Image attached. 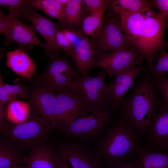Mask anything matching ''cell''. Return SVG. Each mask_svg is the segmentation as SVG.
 Listing matches in <instances>:
<instances>
[{
	"instance_id": "cell-1",
	"label": "cell",
	"mask_w": 168,
	"mask_h": 168,
	"mask_svg": "<svg viewBox=\"0 0 168 168\" xmlns=\"http://www.w3.org/2000/svg\"><path fill=\"white\" fill-rule=\"evenodd\" d=\"M119 17L129 44L146 60L151 69L156 61L158 51L168 48V42L163 40L168 22L152 8L131 14L122 13Z\"/></svg>"
},
{
	"instance_id": "cell-2",
	"label": "cell",
	"mask_w": 168,
	"mask_h": 168,
	"mask_svg": "<svg viewBox=\"0 0 168 168\" xmlns=\"http://www.w3.org/2000/svg\"><path fill=\"white\" fill-rule=\"evenodd\" d=\"M157 93L149 69L133 86L130 95L123 100L119 108V119L139 135L146 133L157 110Z\"/></svg>"
},
{
	"instance_id": "cell-3",
	"label": "cell",
	"mask_w": 168,
	"mask_h": 168,
	"mask_svg": "<svg viewBox=\"0 0 168 168\" xmlns=\"http://www.w3.org/2000/svg\"><path fill=\"white\" fill-rule=\"evenodd\" d=\"M104 133L92 149L101 162L107 164L124 160L136 154L142 148L134 131L119 119Z\"/></svg>"
},
{
	"instance_id": "cell-4",
	"label": "cell",
	"mask_w": 168,
	"mask_h": 168,
	"mask_svg": "<svg viewBox=\"0 0 168 168\" xmlns=\"http://www.w3.org/2000/svg\"><path fill=\"white\" fill-rule=\"evenodd\" d=\"M112 109L107 105L86 107L76 118L60 128L64 134L73 138L86 141L94 139L109 127Z\"/></svg>"
},
{
	"instance_id": "cell-5",
	"label": "cell",
	"mask_w": 168,
	"mask_h": 168,
	"mask_svg": "<svg viewBox=\"0 0 168 168\" xmlns=\"http://www.w3.org/2000/svg\"><path fill=\"white\" fill-rule=\"evenodd\" d=\"M33 111L23 122L15 125L8 124L1 131L5 139L16 147L31 148L42 143L51 128L45 119Z\"/></svg>"
},
{
	"instance_id": "cell-6",
	"label": "cell",
	"mask_w": 168,
	"mask_h": 168,
	"mask_svg": "<svg viewBox=\"0 0 168 168\" xmlns=\"http://www.w3.org/2000/svg\"><path fill=\"white\" fill-rule=\"evenodd\" d=\"M80 75L67 58L58 56L51 58L43 73L37 72L34 75L33 79L30 80L31 84L54 92L67 88L74 78Z\"/></svg>"
},
{
	"instance_id": "cell-7",
	"label": "cell",
	"mask_w": 168,
	"mask_h": 168,
	"mask_svg": "<svg viewBox=\"0 0 168 168\" xmlns=\"http://www.w3.org/2000/svg\"><path fill=\"white\" fill-rule=\"evenodd\" d=\"M104 71L94 77L77 76L68 86L69 91L85 106L107 105L108 97Z\"/></svg>"
},
{
	"instance_id": "cell-8",
	"label": "cell",
	"mask_w": 168,
	"mask_h": 168,
	"mask_svg": "<svg viewBox=\"0 0 168 168\" xmlns=\"http://www.w3.org/2000/svg\"><path fill=\"white\" fill-rule=\"evenodd\" d=\"M143 58L132 47L107 53H99L95 60V67L103 70L111 77L136 65L142 64Z\"/></svg>"
},
{
	"instance_id": "cell-9",
	"label": "cell",
	"mask_w": 168,
	"mask_h": 168,
	"mask_svg": "<svg viewBox=\"0 0 168 168\" xmlns=\"http://www.w3.org/2000/svg\"><path fill=\"white\" fill-rule=\"evenodd\" d=\"M96 38L100 53L132 47L123 30L120 18L116 16H110L106 20Z\"/></svg>"
},
{
	"instance_id": "cell-10",
	"label": "cell",
	"mask_w": 168,
	"mask_h": 168,
	"mask_svg": "<svg viewBox=\"0 0 168 168\" xmlns=\"http://www.w3.org/2000/svg\"><path fill=\"white\" fill-rule=\"evenodd\" d=\"M7 15L8 26L7 31L4 34L5 39L3 42V45L16 44L18 45V48L26 53L34 45L45 49L44 44L39 40L33 27L25 24L10 13Z\"/></svg>"
},
{
	"instance_id": "cell-11",
	"label": "cell",
	"mask_w": 168,
	"mask_h": 168,
	"mask_svg": "<svg viewBox=\"0 0 168 168\" xmlns=\"http://www.w3.org/2000/svg\"><path fill=\"white\" fill-rule=\"evenodd\" d=\"M55 152L73 168H104L92 150L78 143H61Z\"/></svg>"
},
{
	"instance_id": "cell-12",
	"label": "cell",
	"mask_w": 168,
	"mask_h": 168,
	"mask_svg": "<svg viewBox=\"0 0 168 168\" xmlns=\"http://www.w3.org/2000/svg\"><path fill=\"white\" fill-rule=\"evenodd\" d=\"M142 64L136 65L115 75L114 80L106 85L108 103L112 109L120 108L125 93L132 86L139 73L146 70Z\"/></svg>"
},
{
	"instance_id": "cell-13",
	"label": "cell",
	"mask_w": 168,
	"mask_h": 168,
	"mask_svg": "<svg viewBox=\"0 0 168 168\" xmlns=\"http://www.w3.org/2000/svg\"><path fill=\"white\" fill-rule=\"evenodd\" d=\"M25 18L30 21L34 28L44 39L46 56L51 58L59 56V52L61 50L58 47L56 41L58 26L40 14L35 9L30 6L26 12Z\"/></svg>"
},
{
	"instance_id": "cell-14",
	"label": "cell",
	"mask_w": 168,
	"mask_h": 168,
	"mask_svg": "<svg viewBox=\"0 0 168 168\" xmlns=\"http://www.w3.org/2000/svg\"><path fill=\"white\" fill-rule=\"evenodd\" d=\"M53 128L65 125L76 118L86 107L67 88L58 91Z\"/></svg>"
},
{
	"instance_id": "cell-15",
	"label": "cell",
	"mask_w": 168,
	"mask_h": 168,
	"mask_svg": "<svg viewBox=\"0 0 168 168\" xmlns=\"http://www.w3.org/2000/svg\"><path fill=\"white\" fill-rule=\"evenodd\" d=\"M28 100L33 110L45 119L53 128L57 94L54 92L31 84Z\"/></svg>"
},
{
	"instance_id": "cell-16",
	"label": "cell",
	"mask_w": 168,
	"mask_h": 168,
	"mask_svg": "<svg viewBox=\"0 0 168 168\" xmlns=\"http://www.w3.org/2000/svg\"><path fill=\"white\" fill-rule=\"evenodd\" d=\"M97 49L86 36H81L72 45L68 55L73 59L80 75L85 77H90L89 70L95 67Z\"/></svg>"
},
{
	"instance_id": "cell-17",
	"label": "cell",
	"mask_w": 168,
	"mask_h": 168,
	"mask_svg": "<svg viewBox=\"0 0 168 168\" xmlns=\"http://www.w3.org/2000/svg\"><path fill=\"white\" fill-rule=\"evenodd\" d=\"M158 110L147 129L148 139L154 147L168 153V112Z\"/></svg>"
},
{
	"instance_id": "cell-18",
	"label": "cell",
	"mask_w": 168,
	"mask_h": 168,
	"mask_svg": "<svg viewBox=\"0 0 168 168\" xmlns=\"http://www.w3.org/2000/svg\"><path fill=\"white\" fill-rule=\"evenodd\" d=\"M22 161L27 168H59V166L55 151L42 143L31 148L28 155L23 157Z\"/></svg>"
},
{
	"instance_id": "cell-19",
	"label": "cell",
	"mask_w": 168,
	"mask_h": 168,
	"mask_svg": "<svg viewBox=\"0 0 168 168\" xmlns=\"http://www.w3.org/2000/svg\"><path fill=\"white\" fill-rule=\"evenodd\" d=\"M7 67L20 77L30 80L37 73L36 66L33 60L22 50L17 48L6 53Z\"/></svg>"
},
{
	"instance_id": "cell-20",
	"label": "cell",
	"mask_w": 168,
	"mask_h": 168,
	"mask_svg": "<svg viewBox=\"0 0 168 168\" xmlns=\"http://www.w3.org/2000/svg\"><path fill=\"white\" fill-rule=\"evenodd\" d=\"M135 158L138 168H168V153L141 148Z\"/></svg>"
},
{
	"instance_id": "cell-21",
	"label": "cell",
	"mask_w": 168,
	"mask_h": 168,
	"mask_svg": "<svg viewBox=\"0 0 168 168\" xmlns=\"http://www.w3.org/2000/svg\"><path fill=\"white\" fill-rule=\"evenodd\" d=\"M23 157L16 147L5 138L0 141V168H12L24 166Z\"/></svg>"
},
{
	"instance_id": "cell-22",
	"label": "cell",
	"mask_w": 168,
	"mask_h": 168,
	"mask_svg": "<svg viewBox=\"0 0 168 168\" xmlns=\"http://www.w3.org/2000/svg\"><path fill=\"white\" fill-rule=\"evenodd\" d=\"M113 10L119 17L122 13L131 14L152 8L151 1L145 0H109Z\"/></svg>"
},
{
	"instance_id": "cell-23",
	"label": "cell",
	"mask_w": 168,
	"mask_h": 168,
	"mask_svg": "<svg viewBox=\"0 0 168 168\" xmlns=\"http://www.w3.org/2000/svg\"><path fill=\"white\" fill-rule=\"evenodd\" d=\"M107 4L96 11L90 14L83 20L82 30L86 36L96 38L100 32L103 24V16Z\"/></svg>"
},
{
	"instance_id": "cell-24",
	"label": "cell",
	"mask_w": 168,
	"mask_h": 168,
	"mask_svg": "<svg viewBox=\"0 0 168 168\" xmlns=\"http://www.w3.org/2000/svg\"><path fill=\"white\" fill-rule=\"evenodd\" d=\"M81 0H69L64 7V16L66 26H73L79 22L82 16Z\"/></svg>"
},
{
	"instance_id": "cell-25",
	"label": "cell",
	"mask_w": 168,
	"mask_h": 168,
	"mask_svg": "<svg viewBox=\"0 0 168 168\" xmlns=\"http://www.w3.org/2000/svg\"><path fill=\"white\" fill-rule=\"evenodd\" d=\"M152 76L157 92L161 97L158 100L157 110L168 112V77H166L165 74Z\"/></svg>"
},
{
	"instance_id": "cell-26",
	"label": "cell",
	"mask_w": 168,
	"mask_h": 168,
	"mask_svg": "<svg viewBox=\"0 0 168 168\" xmlns=\"http://www.w3.org/2000/svg\"><path fill=\"white\" fill-rule=\"evenodd\" d=\"M0 6L18 18H25L26 12L30 6L26 0H0Z\"/></svg>"
},
{
	"instance_id": "cell-27",
	"label": "cell",
	"mask_w": 168,
	"mask_h": 168,
	"mask_svg": "<svg viewBox=\"0 0 168 168\" xmlns=\"http://www.w3.org/2000/svg\"><path fill=\"white\" fill-rule=\"evenodd\" d=\"M14 83V85H12L4 82V85L9 92L16 100L17 99L28 100L31 92L29 86L22 82L20 78L16 79Z\"/></svg>"
},
{
	"instance_id": "cell-28",
	"label": "cell",
	"mask_w": 168,
	"mask_h": 168,
	"mask_svg": "<svg viewBox=\"0 0 168 168\" xmlns=\"http://www.w3.org/2000/svg\"><path fill=\"white\" fill-rule=\"evenodd\" d=\"M156 61L157 63L151 69V74L156 76L165 74L168 72V53L162 48L160 49Z\"/></svg>"
},
{
	"instance_id": "cell-29",
	"label": "cell",
	"mask_w": 168,
	"mask_h": 168,
	"mask_svg": "<svg viewBox=\"0 0 168 168\" xmlns=\"http://www.w3.org/2000/svg\"><path fill=\"white\" fill-rule=\"evenodd\" d=\"M56 41L58 47L61 50H63L66 54L68 55L72 45L66 39L60 30L57 32Z\"/></svg>"
},
{
	"instance_id": "cell-30",
	"label": "cell",
	"mask_w": 168,
	"mask_h": 168,
	"mask_svg": "<svg viewBox=\"0 0 168 168\" xmlns=\"http://www.w3.org/2000/svg\"><path fill=\"white\" fill-rule=\"evenodd\" d=\"M2 76H0V105H6L13 100H16L6 89L4 85Z\"/></svg>"
},
{
	"instance_id": "cell-31",
	"label": "cell",
	"mask_w": 168,
	"mask_h": 168,
	"mask_svg": "<svg viewBox=\"0 0 168 168\" xmlns=\"http://www.w3.org/2000/svg\"><path fill=\"white\" fill-rule=\"evenodd\" d=\"M106 165L107 166L104 168H138L135 158L124 159Z\"/></svg>"
},
{
	"instance_id": "cell-32",
	"label": "cell",
	"mask_w": 168,
	"mask_h": 168,
	"mask_svg": "<svg viewBox=\"0 0 168 168\" xmlns=\"http://www.w3.org/2000/svg\"><path fill=\"white\" fill-rule=\"evenodd\" d=\"M153 6L157 7L164 19L168 22V0L151 1Z\"/></svg>"
},
{
	"instance_id": "cell-33",
	"label": "cell",
	"mask_w": 168,
	"mask_h": 168,
	"mask_svg": "<svg viewBox=\"0 0 168 168\" xmlns=\"http://www.w3.org/2000/svg\"><path fill=\"white\" fill-rule=\"evenodd\" d=\"M107 2V1L103 0H84L83 1V2L90 14L98 10Z\"/></svg>"
},
{
	"instance_id": "cell-34",
	"label": "cell",
	"mask_w": 168,
	"mask_h": 168,
	"mask_svg": "<svg viewBox=\"0 0 168 168\" xmlns=\"http://www.w3.org/2000/svg\"><path fill=\"white\" fill-rule=\"evenodd\" d=\"M8 26V20L7 15L1 10L0 11V34H4L7 31Z\"/></svg>"
},
{
	"instance_id": "cell-35",
	"label": "cell",
	"mask_w": 168,
	"mask_h": 168,
	"mask_svg": "<svg viewBox=\"0 0 168 168\" xmlns=\"http://www.w3.org/2000/svg\"><path fill=\"white\" fill-rule=\"evenodd\" d=\"M60 30L63 33L66 39L72 45L77 36V34L67 28H63Z\"/></svg>"
},
{
	"instance_id": "cell-36",
	"label": "cell",
	"mask_w": 168,
	"mask_h": 168,
	"mask_svg": "<svg viewBox=\"0 0 168 168\" xmlns=\"http://www.w3.org/2000/svg\"><path fill=\"white\" fill-rule=\"evenodd\" d=\"M57 154L59 159V168H71L69 164L59 155Z\"/></svg>"
},
{
	"instance_id": "cell-37",
	"label": "cell",
	"mask_w": 168,
	"mask_h": 168,
	"mask_svg": "<svg viewBox=\"0 0 168 168\" xmlns=\"http://www.w3.org/2000/svg\"><path fill=\"white\" fill-rule=\"evenodd\" d=\"M61 4L65 6L68 2L69 0H57Z\"/></svg>"
},
{
	"instance_id": "cell-38",
	"label": "cell",
	"mask_w": 168,
	"mask_h": 168,
	"mask_svg": "<svg viewBox=\"0 0 168 168\" xmlns=\"http://www.w3.org/2000/svg\"><path fill=\"white\" fill-rule=\"evenodd\" d=\"M12 168H27L25 165L16 166Z\"/></svg>"
}]
</instances>
